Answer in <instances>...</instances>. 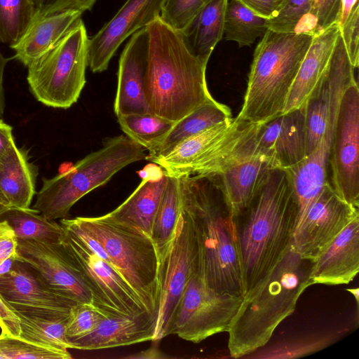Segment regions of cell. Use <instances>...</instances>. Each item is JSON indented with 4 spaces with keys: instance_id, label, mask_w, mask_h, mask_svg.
<instances>
[{
    "instance_id": "cell-19",
    "label": "cell",
    "mask_w": 359,
    "mask_h": 359,
    "mask_svg": "<svg viewBox=\"0 0 359 359\" xmlns=\"http://www.w3.org/2000/svg\"><path fill=\"white\" fill-rule=\"evenodd\" d=\"M276 163L258 147L211 175L218 185L233 216L243 211L258 194Z\"/></svg>"
},
{
    "instance_id": "cell-38",
    "label": "cell",
    "mask_w": 359,
    "mask_h": 359,
    "mask_svg": "<svg viewBox=\"0 0 359 359\" xmlns=\"http://www.w3.org/2000/svg\"><path fill=\"white\" fill-rule=\"evenodd\" d=\"M208 0H165L160 14L162 20L181 32Z\"/></svg>"
},
{
    "instance_id": "cell-24",
    "label": "cell",
    "mask_w": 359,
    "mask_h": 359,
    "mask_svg": "<svg viewBox=\"0 0 359 359\" xmlns=\"http://www.w3.org/2000/svg\"><path fill=\"white\" fill-rule=\"evenodd\" d=\"M168 177L158 166L154 175L147 174L144 177L139 186L126 200L104 215L111 221L151 238L155 216Z\"/></svg>"
},
{
    "instance_id": "cell-10",
    "label": "cell",
    "mask_w": 359,
    "mask_h": 359,
    "mask_svg": "<svg viewBox=\"0 0 359 359\" xmlns=\"http://www.w3.org/2000/svg\"><path fill=\"white\" fill-rule=\"evenodd\" d=\"M64 229L61 243L90 289L96 309L107 316L133 317L149 313L133 289L111 265Z\"/></svg>"
},
{
    "instance_id": "cell-39",
    "label": "cell",
    "mask_w": 359,
    "mask_h": 359,
    "mask_svg": "<svg viewBox=\"0 0 359 359\" xmlns=\"http://www.w3.org/2000/svg\"><path fill=\"white\" fill-rule=\"evenodd\" d=\"M333 341L332 337H324L288 343L271 348L266 351L262 350L259 352L262 355L258 358H291L304 356L324 348L332 344Z\"/></svg>"
},
{
    "instance_id": "cell-30",
    "label": "cell",
    "mask_w": 359,
    "mask_h": 359,
    "mask_svg": "<svg viewBox=\"0 0 359 359\" xmlns=\"http://www.w3.org/2000/svg\"><path fill=\"white\" fill-rule=\"evenodd\" d=\"M168 177L151 236L159 262L168 252L174 238L182 209L180 178Z\"/></svg>"
},
{
    "instance_id": "cell-17",
    "label": "cell",
    "mask_w": 359,
    "mask_h": 359,
    "mask_svg": "<svg viewBox=\"0 0 359 359\" xmlns=\"http://www.w3.org/2000/svg\"><path fill=\"white\" fill-rule=\"evenodd\" d=\"M149 48V33L144 27L130 36L122 50L114 102L116 116L151 114L146 87Z\"/></svg>"
},
{
    "instance_id": "cell-53",
    "label": "cell",
    "mask_w": 359,
    "mask_h": 359,
    "mask_svg": "<svg viewBox=\"0 0 359 359\" xmlns=\"http://www.w3.org/2000/svg\"><path fill=\"white\" fill-rule=\"evenodd\" d=\"M287 1V0H280V8L284 6V4Z\"/></svg>"
},
{
    "instance_id": "cell-34",
    "label": "cell",
    "mask_w": 359,
    "mask_h": 359,
    "mask_svg": "<svg viewBox=\"0 0 359 359\" xmlns=\"http://www.w3.org/2000/svg\"><path fill=\"white\" fill-rule=\"evenodd\" d=\"M36 13L32 0H0V42L13 47Z\"/></svg>"
},
{
    "instance_id": "cell-51",
    "label": "cell",
    "mask_w": 359,
    "mask_h": 359,
    "mask_svg": "<svg viewBox=\"0 0 359 359\" xmlns=\"http://www.w3.org/2000/svg\"><path fill=\"white\" fill-rule=\"evenodd\" d=\"M11 205L0 203V215H1Z\"/></svg>"
},
{
    "instance_id": "cell-23",
    "label": "cell",
    "mask_w": 359,
    "mask_h": 359,
    "mask_svg": "<svg viewBox=\"0 0 359 359\" xmlns=\"http://www.w3.org/2000/svg\"><path fill=\"white\" fill-rule=\"evenodd\" d=\"M82 13L75 11L41 12L36 10L21 39L11 48L14 58L28 66L52 49L81 19Z\"/></svg>"
},
{
    "instance_id": "cell-18",
    "label": "cell",
    "mask_w": 359,
    "mask_h": 359,
    "mask_svg": "<svg viewBox=\"0 0 359 359\" xmlns=\"http://www.w3.org/2000/svg\"><path fill=\"white\" fill-rule=\"evenodd\" d=\"M0 294L16 311L49 309L70 313L77 304L49 287L30 265L17 259L8 271L0 274Z\"/></svg>"
},
{
    "instance_id": "cell-14",
    "label": "cell",
    "mask_w": 359,
    "mask_h": 359,
    "mask_svg": "<svg viewBox=\"0 0 359 359\" xmlns=\"http://www.w3.org/2000/svg\"><path fill=\"white\" fill-rule=\"evenodd\" d=\"M16 259L30 265L55 292L77 304L93 305L90 290L62 243L18 239Z\"/></svg>"
},
{
    "instance_id": "cell-36",
    "label": "cell",
    "mask_w": 359,
    "mask_h": 359,
    "mask_svg": "<svg viewBox=\"0 0 359 359\" xmlns=\"http://www.w3.org/2000/svg\"><path fill=\"white\" fill-rule=\"evenodd\" d=\"M107 316L91 304H76L70 311L66 325L68 341L88 334Z\"/></svg>"
},
{
    "instance_id": "cell-11",
    "label": "cell",
    "mask_w": 359,
    "mask_h": 359,
    "mask_svg": "<svg viewBox=\"0 0 359 359\" xmlns=\"http://www.w3.org/2000/svg\"><path fill=\"white\" fill-rule=\"evenodd\" d=\"M198 251L189 215L181 209L174 238L159 262L158 311L154 341L170 334L175 313L191 277L198 272Z\"/></svg>"
},
{
    "instance_id": "cell-40",
    "label": "cell",
    "mask_w": 359,
    "mask_h": 359,
    "mask_svg": "<svg viewBox=\"0 0 359 359\" xmlns=\"http://www.w3.org/2000/svg\"><path fill=\"white\" fill-rule=\"evenodd\" d=\"M341 0H313L307 15L311 17V25L315 33L335 24L337 21Z\"/></svg>"
},
{
    "instance_id": "cell-41",
    "label": "cell",
    "mask_w": 359,
    "mask_h": 359,
    "mask_svg": "<svg viewBox=\"0 0 359 359\" xmlns=\"http://www.w3.org/2000/svg\"><path fill=\"white\" fill-rule=\"evenodd\" d=\"M339 29L350 62L354 68H358L359 65V4L353 8Z\"/></svg>"
},
{
    "instance_id": "cell-27",
    "label": "cell",
    "mask_w": 359,
    "mask_h": 359,
    "mask_svg": "<svg viewBox=\"0 0 359 359\" xmlns=\"http://www.w3.org/2000/svg\"><path fill=\"white\" fill-rule=\"evenodd\" d=\"M227 2L228 0H208L180 32L189 51L205 63L224 36Z\"/></svg>"
},
{
    "instance_id": "cell-8",
    "label": "cell",
    "mask_w": 359,
    "mask_h": 359,
    "mask_svg": "<svg viewBox=\"0 0 359 359\" xmlns=\"http://www.w3.org/2000/svg\"><path fill=\"white\" fill-rule=\"evenodd\" d=\"M89 37L82 19L50 50L28 66L27 80L36 99L53 108L68 109L86 84Z\"/></svg>"
},
{
    "instance_id": "cell-50",
    "label": "cell",
    "mask_w": 359,
    "mask_h": 359,
    "mask_svg": "<svg viewBox=\"0 0 359 359\" xmlns=\"http://www.w3.org/2000/svg\"><path fill=\"white\" fill-rule=\"evenodd\" d=\"M346 290L355 297V299L356 300L357 306L358 307V303H359V289H358V287L346 289Z\"/></svg>"
},
{
    "instance_id": "cell-16",
    "label": "cell",
    "mask_w": 359,
    "mask_h": 359,
    "mask_svg": "<svg viewBox=\"0 0 359 359\" xmlns=\"http://www.w3.org/2000/svg\"><path fill=\"white\" fill-rule=\"evenodd\" d=\"M355 79L353 73L337 88L326 128L316 148L297 165L285 169L289 175L298 206L297 222L327 182L328 162L339 102L344 90Z\"/></svg>"
},
{
    "instance_id": "cell-4",
    "label": "cell",
    "mask_w": 359,
    "mask_h": 359,
    "mask_svg": "<svg viewBox=\"0 0 359 359\" xmlns=\"http://www.w3.org/2000/svg\"><path fill=\"white\" fill-rule=\"evenodd\" d=\"M313 262L290 245L269 276L243 297L227 332L232 358H244L268 343L278 325L294 311L300 295L312 285Z\"/></svg>"
},
{
    "instance_id": "cell-26",
    "label": "cell",
    "mask_w": 359,
    "mask_h": 359,
    "mask_svg": "<svg viewBox=\"0 0 359 359\" xmlns=\"http://www.w3.org/2000/svg\"><path fill=\"white\" fill-rule=\"evenodd\" d=\"M38 167L29 151L15 144L0 159V189L11 207L29 208L36 194Z\"/></svg>"
},
{
    "instance_id": "cell-21",
    "label": "cell",
    "mask_w": 359,
    "mask_h": 359,
    "mask_svg": "<svg viewBox=\"0 0 359 359\" xmlns=\"http://www.w3.org/2000/svg\"><path fill=\"white\" fill-rule=\"evenodd\" d=\"M359 271V217L350 222L313 262V284H348Z\"/></svg>"
},
{
    "instance_id": "cell-2",
    "label": "cell",
    "mask_w": 359,
    "mask_h": 359,
    "mask_svg": "<svg viewBox=\"0 0 359 359\" xmlns=\"http://www.w3.org/2000/svg\"><path fill=\"white\" fill-rule=\"evenodd\" d=\"M182 209L196 237L198 274L219 293L243 296L233 216L211 175L180 178Z\"/></svg>"
},
{
    "instance_id": "cell-43",
    "label": "cell",
    "mask_w": 359,
    "mask_h": 359,
    "mask_svg": "<svg viewBox=\"0 0 359 359\" xmlns=\"http://www.w3.org/2000/svg\"><path fill=\"white\" fill-rule=\"evenodd\" d=\"M18 239L8 223L0 219V265L11 257H17Z\"/></svg>"
},
{
    "instance_id": "cell-15",
    "label": "cell",
    "mask_w": 359,
    "mask_h": 359,
    "mask_svg": "<svg viewBox=\"0 0 359 359\" xmlns=\"http://www.w3.org/2000/svg\"><path fill=\"white\" fill-rule=\"evenodd\" d=\"M165 0H127L113 18L89 38L88 66L105 71L123 42L160 16Z\"/></svg>"
},
{
    "instance_id": "cell-49",
    "label": "cell",
    "mask_w": 359,
    "mask_h": 359,
    "mask_svg": "<svg viewBox=\"0 0 359 359\" xmlns=\"http://www.w3.org/2000/svg\"><path fill=\"white\" fill-rule=\"evenodd\" d=\"M130 358H165L168 356L161 351L157 347H151L145 351H142L137 354L130 355Z\"/></svg>"
},
{
    "instance_id": "cell-3",
    "label": "cell",
    "mask_w": 359,
    "mask_h": 359,
    "mask_svg": "<svg viewBox=\"0 0 359 359\" xmlns=\"http://www.w3.org/2000/svg\"><path fill=\"white\" fill-rule=\"evenodd\" d=\"M146 29L149 48L147 97L151 114L177 122L212 98L205 63L185 46L179 32L158 16Z\"/></svg>"
},
{
    "instance_id": "cell-45",
    "label": "cell",
    "mask_w": 359,
    "mask_h": 359,
    "mask_svg": "<svg viewBox=\"0 0 359 359\" xmlns=\"http://www.w3.org/2000/svg\"><path fill=\"white\" fill-rule=\"evenodd\" d=\"M257 15L266 19L274 17L280 8V0H239Z\"/></svg>"
},
{
    "instance_id": "cell-13",
    "label": "cell",
    "mask_w": 359,
    "mask_h": 359,
    "mask_svg": "<svg viewBox=\"0 0 359 359\" xmlns=\"http://www.w3.org/2000/svg\"><path fill=\"white\" fill-rule=\"evenodd\" d=\"M357 217L358 208L339 197L327 182L297 220L290 245L302 257L315 261Z\"/></svg>"
},
{
    "instance_id": "cell-52",
    "label": "cell",
    "mask_w": 359,
    "mask_h": 359,
    "mask_svg": "<svg viewBox=\"0 0 359 359\" xmlns=\"http://www.w3.org/2000/svg\"><path fill=\"white\" fill-rule=\"evenodd\" d=\"M0 203L9 205L7 199L6 198V197L4 196L3 193L1 192V189H0Z\"/></svg>"
},
{
    "instance_id": "cell-46",
    "label": "cell",
    "mask_w": 359,
    "mask_h": 359,
    "mask_svg": "<svg viewBox=\"0 0 359 359\" xmlns=\"http://www.w3.org/2000/svg\"><path fill=\"white\" fill-rule=\"evenodd\" d=\"M12 131L13 128L0 118V159L15 144Z\"/></svg>"
},
{
    "instance_id": "cell-1",
    "label": "cell",
    "mask_w": 359,
    "mask_h": 359,
    "mask_svg": "<svg viewBox=\"0 0 359 359\" xmlns=\"http://www.w3.org/2000/svg\"><path fill=\"white\" fill-rule=\"evenodd\" d=\"M297 215L289 175L276 168L250 204L233 217L243 296L262 283L287 252Z\"/></svg>"
},
{
    "instance_id": "cell-7",
    "label": "cell",
    "mask_w": 359,
    "mask_h": 359,
    "mask_svg": "<svg viewBox=\"0 0 359 359\" xmlns=\"http://www.w3.org/2000/svg\"><path fill=\"white\" fill-rule=\"evenodd\" d=\"M74 219L102 244L111 265L130 285L147 311H158L159 260L151 238L108 219L78 217Z\"/></svg>"
},
{
    "instance_id": "cell-35",
    "label": "cell",
    "mask_w": 359,
    "mask_h": 359,
    "mask_svg": "<svg viewBox=\"0 0 359 359\" xmlns=\"http://www.w3.org/2000/svg\"><path fill=\"white\" fill-rule=\"evenodd\" d=\"M68 350L39 346L18 337L0 334V359H69Z\"/></svg>"
},
{
    "instance_id": "cell-28",
    "label": "cell",
    "mask_w": 359,
    "mask_h": 359,
    "mask_svg": "<svg viewBox=\"0 0 359 359\" xmlns=\"http://www.w3.org/2000/svg\"><path fill=\"white\" fill-rule=\"evenodd\" d=\"M14 311L20 318V338L51 348L72 349L66 337L70 313L49 309Z\"/></svg>"
},
{
    "instance_id": "cell-42",
    "label": "cell",
    "mask_w": 359,
    "mask_h": 359,
    "mask_svg": "<svg viewBox=\"0 0 359 359\" xmlns=\"http://www.w3.org/2000/svg\"><path fill=\"white\" fill-rule=\"evenodd\" d=\"M37 11L55 12L75 11L83 13L91 10L97 0H32Z\"/></svg>"
},
{
    "instance_id": "cell-6",
    "label": "cell",
    "mask_w": 359,
    "mask_h": 359,
    "mask_svg": "<svg viewBox=\"0 0 359 359\" xmlns=\"http://www.w3.org/2000/svg\"><path fill=\"white\" fill-rule=\"evenodd\" d=\"M145 150L126 135L107 139L100 149L68 170L50 179L43 178L33 208L48 219L66 218L83 196L107 183L129 164L146 158Z\"/></svg>"
},
{
    "instance_id": "cell-37",
    "label": "cell",
    "mask_w": 359,
    "mask_h": 359,
    "mask_svg": "<svg viewBox=\"0 0 359 359\" xmlns=\"http://www.w3.org/2000/svg\"><path fill=\"white\" fill-rule=\"evenodd\" d=\"M313 0H287L277 14L267 20V28L278 32H295L311 9Z\"/></svg>"
},
{
    "instance_id": "cell-32",
    "label": "cell",
    "mask_w": 359,
    "mask_h": 359,
    "mask_svg": "<svg viewBox=\"0 0 359 359\" xmlns=\"http://www.w3.org/2000/svg\"><path fill=\"white\" fill-rule=\"evenodd\" d=\"M267 29V19L252 12L239 0H228L224 21L226 40L237 42L240 48L250 46Z\"/></svg>"
},
{
    "instance_id": "cell-12",
    "label": "cell",
    "mask_w": 359,
    "mask_h": 359,
    "mask_svg": "<svg viewBox=\"0 0 359 359\" xmlns=\"http://www.w3.org/2000/svg\"><path fill=\"white\" fill-rule=\"evenodd\" d=\"M327 182L339 197L359 208V88L356 79L346 88L339 102Z\"/></svg>"
},
{
    "instance_id": "cell-29",
    "label": "cell",
    "mask_w": 359,
    "mask_h": 359,
    "mask_svg": "<svg viewBox=\"0 0 359 359\" xmlns=\"http://www.w3.org/2000/svg\"><path fill=\"white\" fill-rule=\"evenodd\" d=\"M231 118L229 107L212 97L177 121L159 147L145 159L163 155L182 140Z\"/></svg>"
},
{
    "instance_id": "cell-44",
    "label": "cell",
    "mask_w": 359,
    "mask_h": 359,
    "mask_svg": "<svg viewBox=\"0 0 359 359\" xmlns=\"http://www.w3.org/2000/svg\"><path fill=\"white\" fill-rule=\"evenodd\" d=\"M0 327L1 333L20 337L21 332L20 318L10 305L0 294Z\"/></svg>"
},
{
    "instance_id": "cell-20",
    "label": "cell",
    "mask_w": 359,
    "mask_h": 359,
    "mask_svg": "<svg viewBox=\"0 0 359 359\" xmlns=\"http://www.w3.org/2000/svg\"><path fill=\"white\" fill-rule=\"evenodd\" d=\"M257 145L278 168L289 169L300 163L306 156L304 105L261 123Z\"/></svg>"
},
{
    "instance_id": "cell-5",
    "label": "cell",
    "mask_w": 359,
    "mask_h": 359,
    "mask_svg": "<svg viewBox=\"0 0 359 359\" xmlns=\"http://www.w3.org/2000/svg\"><path fill=\"white\" fill-rule=\"evenodd\" d=\"M313 36L266 30L255 50L238 118L263 123L283 113Z\"/></svg>"
},
{
    "instance_id": "cell-22",
    "label": "cell",
    "mask_w": 359,
    "mask_h": 359,
    "mask_svg": "<svg viewBox=\"0 0 359 359\" xmlns=\"http://www.w3.org/2000/svg\"><path fill=\"white\" fill-rule=\"evenodd\" d=\"M156 318L149 313L107 316L88 334L69 340L72 349L99 350L154 340Z\"/></svg>"
},
{
    "instance_id": "cell-48",
    "label": "cell",
    "mask_w": 359,
    "mask_h": 359,
    "mask_svg": "<svg viewBox=\"0 0 359 359\" xmlns=\"http://www.w3.org/2000/svg\"><path fill=\"white\" fill-rule=\"evenodd\" d=\"M8 60L6 59L0 51V118L3 116L5 109V97L3 87V77L4 69Z\"/></svg>"
},
{
    "instance_id": "cell-25",
    "label": "cell",
    "mask_w": 359,
    "mask_h": 359,
    "mask_svg": "<svg viewBox=\"0 0 359 359\" xmlns=\"http://www.w3.org/2000/svg\"><path fill=\"white\" fill-rule=\"evenodd\" d=\"M339 33L337 23L316 33L289 93L284 113L302 107L326 69Z\"/></svg>"
},
{
    "instance_id": "cell-9",
    "label": "cell",
    "mask_w": 359,
    "mask_h": 359,
    "mask_svg": "<svg viewBox=\"0 0 359 359\" xmlns=\"http://www.w3.org/2000/svg\"><path fill=\"white\" fill-rule=\"evenodd\" d=\"M243 300L240 295L210 288L196 272L175 313L170 334L194 343L228 332Z\"/></svg>"
},
{
    "instance_id": "cell-31",
    "label": "cell",
    "mask_w": 359,
    "mask_h": 359,
    "mask_svg": "<svg viewBox=\"0 0 359 359\" xmlns=\"http://www.w3.org/2000/svg\"><path fill=\"white\" fill-rule=\"evenodd\" d=\"M0 219L8 223L17 239L59 244L65 235V229L61 224L48 219L34 208L22 209L11 206L0 215Z\"/></svg>"
},
{
    "instance_id": "cell-33",
    "label": "cell",
    "mask_w": 359,
    "mask_h": 359,
    "mask_svg": "<svg viewBox=\"0 0 359 359\" xmlns=\"http://www.w3.org/2000/svg\"><path fill=\"white\" fill-rule=\"evenodd\" d=\"M117 118L126 135L148 150L149 154L159 147L176 123L150 113L122 115Z\"/></svg>"
},
{
    "instance_id": "cell-47",
    "label": "cell",
    "mask_w": 359,
    "mask_h": 359,
    "mask_svg": "<svg viewBox=\"0 0 359 359\" xmlns=\"http://www.w3.org/2000/svg\"><path fill=\"white\" fill-rule=\"evenodd\" d=\"M357 5H358V0H341L339 13L336 22L339 28L343 25Z\"/></svg>"
}]
</instances>
